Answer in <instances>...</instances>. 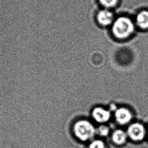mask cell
<instances>
[{"mask_svg":"<svg viewBox=\"0 0 148 148\" xmlns=\"http://www.w3.org/2000/svg\"><path fill=\"white\" fill-rule=\"evenodd\" d=\"M135 28L133 21L125 16H121L114 20L112 31L113 35L118 39H125L134 32Z\"/></svg>","mask_w":148,"mask_h":148,"instance_id":"cell-1","label":"cell"},{"mask_svg":"<svg viewBox=\"0 0 148 148\" xmlns=\"http://www.w3.org/2000/svg\"><path fill=\"white\" fill-rule=\"evenodd\" d=\"M73 132L76 137L82 142H86L92 139L96 134V129L89 121L81 120L73 125Z\"/></svg>","mask_w":148,"mask_h":148,"instance_id":"cell-2","label":"cell"},{"mask_svg":"<svg viewBox=\"0 0 148 148\" xmlns=\"http://www.w3.org/2000/svg\"><path fill=\"white\" fill-rule=\"evenodd\" d=\"M126 132L128 138L135 142L142 140L146 135L144 126L139 123H134L130 125Z\"/></svg>","mask_w":148,"mask_h":148,"instance_id":"cell-3","label":"cell"},{"mask_svg":"<svg viewBox=\"0 0 148 148\" xmlns=\"http://www.w3.org/2000/svg\"><path fill=\"white\" fill-rule=\"evenodd\" d=\"M98 23L102 26H108L114 21V14L108 9H105L98 12L97 15Z\"/></svg>","mask_w":148,"mask_h":148,"instance_id":"cell-4","label":"cell"},{"mask_svg":"<svg viewBox=\"0 0 148 148\" xmlns=\"http://www.w3.org/2000/svg\"><path fill=\"white\" fill-rule=\"evenodd\" d=\"M114 117L116 121L119 124L124 125L131 121L132 119V114L128 109L125 108H120L116 109Z\"/></svg>","mask_w":148,"mask_h":148,"instance_id":"cell-5","label":"cell"},{"mask_svg":"<svg viewBox=\"0 0 148 148\" xmlns=\"http://www.w3.org/2000/svg\"><path fill=\"white\" fill-rule=\"evenodd\" d=\"M92 118L98 123H105L110 118V112L101 107L94 108L91 113Z\"/></svg>","mask_w":148,"mask_h":148,"instance_id":"cell-6","label":"cell"},{"mask_svg":"<svg viewBox=\"0 0 148 148\" xmlns=\"http://www.w3.org/2000/svg\"><path fill=\"white\" fill-rule=\"evenodd\" d=\"M128 138L126 132L122 130H116L112 134L111 139L112 142L117 146H121L124 145Z\"/></svg>","mask_w":148,"mask_h":148,"instance_id":"cell-7","label":"cell"},{"mask_svg":"<svg viewBox=\"0 0 148 148\" xmlns=\"http://www.w3.org/2000/svg\"><path fill=\"white\" fill-rule=\"evenodd\" d=\"M136 25L143 29H148V10H142L136 15L135 20Z\"/></svg>","mask_w":148,"mask_h":148,"instance_id":"cell-8","label":"cell"},{"mask_svg":"<svg viewBox=\"0 0 148 148\" xmlns=\"http://www.w3.org/2000/svg\"><path fill=\"white\" fill-rule=\"evenodd\" d=\"M87 148H107L105 142L101 139H94L90 140Z\"/></svg>","mask_w":148,"mask_h":148,"instance_id":"cell-9","label":"cell"},{"mask_svg":"<svg viewBox=\"0 0 148 148\" xmlns=\"http://www.w3.org/2000/svg\"><path fill=\"white\" fill-rule=\"evenodd\" d=\"M99 2L105 9H110L116 6L119 0H99Z\"/></svg>","mask_w":148,"mask_h":148,"instance_id":"cell-10","label":"cell"},{"mask_svg":"<svg viewBox=\"0 0 148 148\" xmlns=\"http://www.w3.org/2000/svg\"><path fill=\"white\" fill-rule=\"evenodd\" d=\"M109 133V128L108 126L105 125H100L96 129V134H98L101 136H106Z\"/></svg>","mask_w":148,"mask_h":148,"instance_id":"cell-11","label":"cell"}]
</instances>
